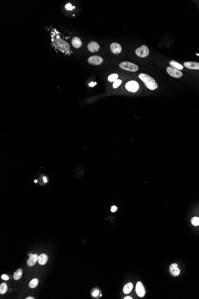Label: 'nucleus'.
Instances as JSON below:
<instances>
[{"mask_svg":"<svg viewBox=\"0 0 199 299\" xmlns=\"http://www.w3.org/2000/svg\"><path fill=\"white\" fill-rule=\"evenodd\" d=\"M100 48V46L97 42L95 41H91L89 42L88 45V49L89 52L95 53L98 51Z\"/></svg>","mask_w":199,"mask_h":299,"instance_id":"nucleus-10","label":"nucleus"},{"mask_svg":"<svg viewBox=\"0 0 199 299\" xmlns=\"http://www.w3.org/2000/svg\"><path fill=\"white\" fill-rule=\"evenodd\" d=\"M47 261H48V256L45 254H41L40 256H38V262L41 265L46 264Z\"/></svg>","mask_w":199,"mask_h":299,"instance_id":"nucleus-15","label":"nucleus"},{"mask_svg":"<svg viewBox=\"0 0 199 299\" xmlns=\"http://www.w3.org/2000/svg\"><path fill=\"white\" fill-rule=\"evenodd\" d=\"M127 90H128L130 92H136L139 88V85L137 82L135 81H130L127 83L125 85Z\"/></svg>","mask_w":199,"mask_h":299,"instance_id":"nucleus-6","label":"nucleus"},{"mask_svg":"<svg viewBox=\"0 0 199 299\" xmlns=\"http://www.w3.org/2000/svg\"><path fill=\"white\" fill-rule=\"evenodd\" d=\"M33 297H27L26 299H33Z\"/></svg>","mask_w":199,"mask_h":299,"instance_id":"nucleus-31","label":"nucleus"},{"mask_svg":"<svg viewBox=\"0 0 199 299\" xmlns=\"http://www.w3.org/2000/svg\"><path fill=\"white\" fill-rule=\"evenodd\" d=\"M32 255V254H31V253L29 254V257H30V256H31Z\"/></svg>","mask_w":199,"mask_h":299,"instance_id":"nucleus-33","label":"nucleus"},{"mask_svg":"<svg viewBox=\"0 0 199 299\" xmlns=\"http://www.w3.org/2000/svg\"><path fill=\"white\" fill-rule=\"evenodd\" d=\"M96 84H97V83H96V82H91V83H89V87H94V85H95Z\"/></svg>","mask_w":199,"mask_h":299,"instance_id":"nucleus-28","label":"nucleus"},{"mask_svg":"<svg viewBox=\"0 0 199 299\" xmlns=\"http://www.w3.org/2000/svg\"><path fill=\"white\" fill-rule=\"evenodd\" d=\"M43 180H44V183H47V178H46V177H43Z\"/></svg>","mask_w":199,"mask_h":299,"instance_id":"nucleus-29","label":"nucleus"},{"mask_svg":"<svg viewBox=\"0 0 199 299\" xmlns=\"http://www.w3.org/2000/svg\"><path fill=\"white\" fill-rule=\"evenodd\" d=\"M119 67L123 70L130 72H137L138 70V66L129 62H124L119 64Z\"/></svg>","mask_w":199,"mask_h":299,"instance_id":"nucleus-3","label":"nucleus"},{"mask_svg":"<svg viewBox=\"0 0 199 299\" xmlns=\"http://www.w3.org/2000/svg\"><path fill=\"white\" fill-rule=\"evenodd\" d=\"M37 261H38V256L36 254H32L31 256H30L29 258L27 260V266H29L30 267L33 266V265H35Z\"/></svg>","mask_w":199,"mask_h":299,"instance_id":"nucleus-13","label":"nucleus"},{"mask_svg":"<svg viewBox=\"0 0 199 299\" xmlns=\"http://www.w3.org/2000/svg\"><path fill=\"white\" fill-rule=\"evenodd\" d=\"M7 291V285L5 283H2L0 285V293L1 294H5Z\"/></svg>","mask_w":199,"mask_h":299,"instance_id":"nucleus-19","label":"nucleus"},{"mask_svg":"<svg viewBox=\"0 0 199 299\" xmlns=\"http://www.w3.org/2000/svg\"><path fill=\"white\" fill-rule=\"evenodd\" d=\"M136 292L137 295L140 297H144L145 293V288L143 286V284L141 282H138L136 285Z\"/></svg>","mask_w":199,"mask_h":299,"instance_id":"nucleus-8","label":"nucleus"},{"mask_svg":"<svg viewBox=\"0 0 199 299\" xmlns=\"http://www.w3.org/2000/svg\"><path fill=\"white\" fill-rule=\"evenodd\" d=\"M186 68L190 69H199V63L194 62H186L184 63Z\"/></svg>","mask_w":199,"mask_h":299,"instance_id":"nucleus-12","label":"nucleus"},{"mask_svg":"<svg viewBox=\"0 0 199 299\" xmlns=\"http://www.w3.org/2000/svg\"><path fill=\"white\" fill-rule=\"evenodd\" d=\"M166 71L170 75V76H173V77L179 78H181L183 76V73L180 71V70L176 69L174 67H169L167 68Z\"/></svg>","mask_w":199,"mask_h":299,"instance_id":"nucleus-5","label":"nucleus"},{"mask_svg":"<svg viewBox=\"0 0 199 299\" xmlns=\"http://www.w3.org/2000/svg\"><path fill=\"white\" fill-rule=\"evenodd\" d=\"M38 284V279H33L29 283V287L31 288H35Z\"/></svg>","mask_w":199,"mask_h":299,"instance_id":"nucleus-20","label":"nucleus"},{"mask_svg":"<svg viewBox=\"0 0 199 299\" xmlns=\"http://www.w3.org/2000/svg\"><path fill=\"white\" fill-rule=\"evenodd\" d=\"M88 62L91 65H99L103 63V60L102 57L99 56H93L89 57L88 59Z\"/></svg>","mask_w":199,"mask_h":299,"instance_id":"nucleus-7","label":"nucleus"},{"mask_svg":"<svg viewBox=\"0 0 199 299\" xmlns=\"http://www.w3.org/2000/svg\"><path fill=\"white\" fill-rule=\"evenodd\" d=\"M34 182H35V183H37V182H38V180H35V181H34Z\"/></svg>","mask_w":199,"mask_h":299,"instance_id":"nucleus-32","label":"nucleus"},{"mask_svg":"<svg viewBox=\"0 0 199 299\" xmlns=\"http://www.w3.org/2000/svg\"><path fill=\"white\" fill-rule=\"evenodd\" d=\"M135 53L138 56L140 57H147L149 54V50L148 47L145 45H143L142 46L136 49Z\"/></svg>","mask_w":199,"mask_h":299,"instance_id":"nucleus-4","label":"nucleus"},{"mask_svg":"<svg viewBox=\"0 0 199 299\" xmlns=\"http://www.w3.org/2000/svg\"><path fill=\"white\" fill-rule=\"evenodd\" d=\"M110 50L114 54H119L122 52V47L118 43L113 42L110 45Z\"/></svg>","mask_w":199,"mask_h":299,"instance_id":"nucleus-11","label":"nucleus"},{"mask_svg":"<svg viewBox=\"0 0 199 299\" xmlns=\"http://www.w3.org/2000/svg\"><path fill=\"white\" fill-rule=\"evenodd\" d=\"M191 222L192 225L197 226L199 225V217H194L191 219Z\"/></svg>","mask_w":199,"mask_h":299,"instance_id":"nucleus-22","label":"nucleus"},{"mask_svg":"<svg viewBox=\"0 0 199 299\" xmlns=\"http://www.w3.org/2000/svg\"><path fill=\"white\" fill-rule=\"evenodd\" d=\"M196 55H197V56H199V54H198V53H196Z\"/></svg>","mask_w":199,"mask_h":299,"instance_id":"nucleus-34","label":"nucleus"},{"mask_svg":"<svg viewBox=\"0 0 199 299\" xmlns=\"http://www.w3.org/2000/svg\"><path fill=\"white\" fill-rule=\"evenodd\" d=\"M117 78H118V75L116 74H113L110 75L109 76L108 80L110 82H115V81H116L117 80Z\"/></svg>","mask_w":199,"mask_h":299,"instance_id":"nucleus-21","label":"nucleus"},{"mask_svg":"<svg viewBox=\"0 0 199 299\" xmlns=\"http://www.w3.org/2000/svg\"><path fill=\"white\" fill-rule=\"evenodd\" d=\"M169 271L170 274L174 276H178L179 273H180V269H179L177 263H173L170 264V266H169Z\"/></svg>","mask_w":199,"mask_h":299,"instance_id":"nucleus-9","label":"nucleus"},{"mask_svg":"<svg viewBox=\"0 0 199 299\" xmlns=\"http://www.w3.org/2000/svg\"><path fill=\"white\" fill-rule=\"evenodd\" d=\"M65 7H66V9L68 10H72V8H73L72 6V5H71V4H70V3L66 4Z\"/></svg>","mask_w":199,"mask_h":299,"instance_id":"nucleus-25","label":"nucleus"},{"mask_svg":"<svg viewBox=\"0 0 199 299\" xmlns=\"http://www.w3.org/2000/svg\"><path fill=\"white\" fill-rule=\"evenodd\" d=\"M72 46L76 48H79L82 46V41L79 38L75 37L72 40Z\"/></svg>","mask_w":199,"mask_h":299,"instance_id":"nucleus-14","label":"nucleus"},{"mask_svg":"<svg viewBox=\"0 0 199 299\" xmlns=\"http://www.w3.org/2000/svg\"><path fill=\"white\" fill-rule=\"evenodd\" d=\"M132 288H133V285L132 283H128L126 284L123 287V292L125 294H128L132 291Z\"/></svg>","mask_w":199,"mask_h":299,"instance_id":"nucleus-17","label":"nucleus"},{"mask_svg":"<svg viewBox=\"0 0 199 299\" xmlns=\"http://www.w3.org/2000/svg\"><path fill=\"white\" fill-rule=\"evenodd\" d=\"M117 210V207L116 206H113L112 207V208H111V211L113 213L115 212Z\"/></svg>","mask_w":199,"mask_h":299,"instance_id":"nucleus-27","label":"nucleus"},{"mask_svg":"<svg viewBox=\"0 0 199 299\" xmlns=\"http://www.w3.org/2000/svg\"><path fill=\"white\" fill-rule=\"evenodd\" d=\"M53 42L55 44L57 47L60 50H61L63 52H67L70 50V46L67 42L64 41L62 39L59 38H56L53 40Z\"/></svg>","mask_w":199,"mask_h":299,"instance_id":"nucleus-2","label":"nucleus"},{"mask_svg":"<svg viewBox=\"0 0 199 299\" xmlns=\"http://www.w3.org/2000/svg\"><path fill=\"white\" fill-rule=\"evenodd\" d=\"M169 64L172 67H174L175 68H176V69H178L179 70H182V69H183V68H184L183 65H181V64H179V63H178L177 62L175 61V60L170 61Z\"/></svg>","mask_w":199,"mask_h":299,"instance_id":"nucleus-16","label":"nucleus"},{"mask_svg":"<svg viewBox=\"0 0 199 299\" xmlns=\"http://www.w3.org/2000/svg\"><path fill=\"white\" fill-rule=\"evenodd\" d=\"M92 295H93V296L94 297H97L98 295H99V291H98V290H95L93 292V293H92Z\"/></svg>","mask_w":199,"mask_h":299,"instance_id":"nucleus-24","label":"nucleus"},{"mask_svg":"<svg viewBox=\"0 0 199 299\" xmlns=\"http://www.w3.org/2000/svg\"><path fill=\"white\" fill-rule=\"evenodd\" d=\"M138 76L139 78H140L142 80V81L144 83L147 88L151 90H154L157 88V83L156 82V81L151 76L149 75L141 73Z\"/></svg>","mask_w":199,"mask_h":299,"instance_id":"nucleus-1","label":"nucleus"},{"mask_svg":"<svg viewBox=\"0 0 199 299\" xmlns=\"http://www.w3.org/2000/svg\"><path fill=\"white\" fill-rule=\"evenodd\" d=\"M22 270L21 269H19L17 270L16 272H14V275H13V278L15 280H18L21 278L22 276Z\"/></svg>","mask_w":199,"mask_h":299,"instance_id":"nucleus-18","label":"nucleus"},{"mask_svg":"<svg viewBox=\"0 0 199 299\" xmlns=\"http://www.w3.org/2000/svg\"><path fill=\"white\" fill-rule=\"evenodd\" d=\"M124 298L125 299H132V298L130 297H129V296H128V297H125Z\"/></svg>","mask_w":199,"mask_h":299,"instance_id":"nucleus-30","label":"nucleus"},{"mask_svg":"<svg viewBox=\"0 0 199 299\" xmlns=\"http://www.w3.org/2000/svg\"><path fill=\"white\" fill-rule=\"evenodd\" d=\"M121 83H122V81L120 80H117L116 81H115L114 83H113V88H117V87H118L119 85L121 84Z\"/></svg>","mask_w":199,"mask_h":299,"instance_id":"nucleus-23","label":"nucleus"},{"mask_svg":"<svg viewBox=\"0 0 199 299\" xmlns=\"http://www.w3.org/2000/svg\"><path fill=\"white\" fill-rule=\"evenodd\" d=\"M1 278H2V279H3L4 280H5V281L8 280V279H9V278H8L7 275H2Z\"/></svg>","mask_w":199,"mask_h":299,"instance_id":"nucleus-26","label":"nucleus"}]
</instances>
